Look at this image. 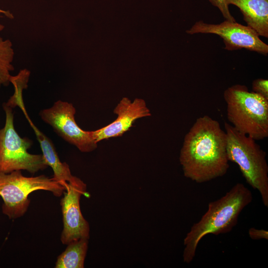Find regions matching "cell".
<instances>
[{
    "mask_svg": "<svg viewBox=\"0 0 268 268\" xmlns=\"http://www.w3.org/2000/svg\"><path fill=\"white\" fill-rule=\"evenodd\" d=\"M179 161L184 176L197 183L224 176L229 164L219 123L207 115L197 118L185 136Z\"/></svg>",
    "mask_w": 268,
    "mask_h": 268,
    "instance_id": "6da1fadb",
    "label": "cell"
},
{
    "mask_svg": "<svg viewBox=\"0 0 268 268\" xmlns=\"http://www.w3.org/2000/svg\"><path fill=\"white\" fill-rule=\"evenodd\" d=\"M252 200L250 190L243 184L237 183L223 197L209 202L207 211L193 225L184 239V262L190 264L192 262L198 244L205 236L230 232L237 224L241 211Z\"/></svg>",
    "mask_w": 268,
    "mask_h": 268,
    "instance_id": "7a4b0ae2",
    "label": "cell"
},
{
    "mask_svg": "<svg viewBox=\"0 0 268 268\" xmlns=\"http://www.w3.org/2000/svg\"><path fill=\"white\" fill-rule=\"evenodd\" d=\"M223 97L227 119L236 130L256 140L268 137V98L240 84L227 88Z\"/></svg>",
    "mask_w": 268,
    "mask_h": 268,
    "instance_id": "3957f363",
    "label": "cell"
},
{
    "mask_svg": "<svg viewBox=\"0 0 268 268\" xmlns=\"http://www.w3.org/2000/svg\"><path fill=\"white\" fill-rule=\"evenodd\" d=\"M229 161L237 164L247 183L260 193L268 207V165L266 153L252 137L224 123Z\"/></svg>",
    "mask_w": 268,
    "mask_h": 268,
    "instance_id": "277c9868",
    "label": "cell"
},
{
    "mask_svg": "<svg viewBox=\"0 0 268 268\" xmlns=\"http://www.w3.org/2000/svg\"><path fill=\"white\" fill-rule=\"evenodd\" d=\"M38 190L49 191L54 196L60 197L65 188L53 178L45 175L26 177L19 170L9 173H0V196L3 200L2 213L10 219L21 217L29 206V195Z\"/></svg>",
    "mask_w": 268,
    "mask_h": 268,
    "instance_id": "5b68a950",
    "label": "cell"
},
{
    "mask_svg": "<svg viewBox=\"0 0 268 268\" xmlns=\"http://www.w3.org/2000/svg\"><path fill=\"white\" fill-rule=\"evenodd\" d=\"M5 113L4 127L0 129V173L26 170L35 173L48 166L42 154H33L27 151L32 141L22 138L15 130L12 108L3 105Z\"/></svg>",
    "mask_w": 268,
    "mask_h": 268,
    "instance_id": "8992f818",
    "label": "cell"
},
{
    "mask_svg": "<svg viewBox=\"0 0 268 268\" xmlns=\"http://www.w3.org/2000/svg\"><path fill=\"white\" fill-rule=\"evenodd\" d=\"M76 110L67 102L58 100L50 108L40 112L42 120L50 125L65 140L82 152H89L97 147L91 131L83 130L75 120Z\"/></svg>",
    "mask_w": 268,
    "mask_h": 268,
    "instance_id": "52a82bcc",
    "label": "cell"
},
{
    "mask_svg": "<svg viewBox=\"0 0 268 268\" xmlns=\"http://www.w3.org/2000/svg\"><path fill=\"white\" fill-rule=\"evenodd\" d=\"M189 34H214L219 36L228 51L245 49L267 55L268 45L262 41L257 32L248 26L225 20L220 24H208L203 21L196 22L186 31Z\"/></svg>",
    "mask_w": 268,
    "mask_h": 268,
    "instance_id": "ba28073f",
    "label": "cell"
},
{
    "mask_svg": "<svg viewBox=\"0 0 268 268\" xmlns=\"http://www.w3.org/2000/svg\"><path fill=\"white\" fill-rule=\"evenodd\" d=\"M87 186L80 178L74 176L65 188L61 200L64 227L61 241L64 245L90 237L89 223L84 218L80 207V199L86 195Z\"/></svg>",
    "mask_w": 268,
    "mask_h": 268,
    "instance_id": "9c48e42d",
    "label": "cell"
},
{
    "mask_svg": "<svg viewBox=\"0 0 268 268\" xmlns=\"http://www.w3.org/2000/svg\"><path fill=\"white\" fill-rule=\"evenodd\" d=\"M113 112L117 115L114 121L99 129L91 131L92 136L97 143L104 139L122 136L130 130L136 120L151 115L145 101L140 98H136L132 102L128 98H123Z\"/></svg>",
    "mask_w": 268,
    "mask_h": 268,
    "instance_id": "30bf717a",
    "label": "cell"
},
{
    "mask_svg": "<svg viewBox=\"0 0 268 268\" xmlns=\"http://www.w3.org/2000/svg\"><path fill=\"white\" fill-rule=\"evenodd\" d=\"M7 103L12 108L18 106L21 109L35 134L42 151V154L47 165L51 167L53 171V178L65 188L68 182L71 181L74 176L71 174L68 165L66 162H62L60 160L51 139L36 127L29 118L24 107L22 90L14 91Z\"/></svg>",
    "mask_w": 268,
    "mask_h": 268,
    "instance_id": "8fae6325",
    "label": "cell"
},
{
    "mask_svg": "<svg viewBox=\"0 0 268 268\" xmlns=\"http://www.w3.org/2000/svg\"><path fill=\"white\" fill-rule=\"evenodd\" d=\"M238 7L247 26L259 36L268 38V0H227Z\"/></svg>",
    "mask_w": 268,
    "mask_h": 268,
    "instance_id": "7c38bea8",
    "label": "cell"
},
{
    "mask_svg": "<svg viewBox=\"0 0 268 268\" xmlns=\"http://www.w3.org/2000/svg\"><path fill=\"white\" fill-rule=\"evenodd\" d=\"M88 239H80L67 245L57 258L56 268H83L88 249Z\"/></svg>",
    "mask_w": 268,
    "mask_h": 268,
    "instance_id": "4fadbf2b",
    "label": "cell"
},
{
    "mask_svg": "<svg viewBox=\"0 0 268 268\" xmlns=\"http://www.w3.org/2000/svg\"><path fill=\"white\" fill-rule=\"evenodd\" d=\"M12 44L9 39L4 40L0 37V87L10 83V72L14 70L12 62L14 58Z\"/></svg>",
    "mask_w": 268,
    "mask_h": 268,
    "instance_id": "5bb4252c",
    "label": "cell"
},
{
    "mask_svg": "<svg viewBox=\"0 0 268 268\" xmlns=\"http://www.w3.org/2000/svg\"><path fill=\"white\" fill-rule=\"evenodd\" d=\"M213 6L217 7L221 11L224 18L232 22H235L236 20L231 14L229 10L227 0H208Z\"/></svg>",
    "mask_w": 268,
    "mask_h": 268,
    "instance_id": "9a60e30c",
    "label": "cell"
},
{
    "mask_svg": "<svg viewBox=\"0 0 268 268\" xmlns=\"http://www.w3.org/2000/svg\"><path fill=\"white\" fill-rule=\"evenodd\" d=\"M268 99V80L264 78H258L252 83V91Z\"/></svg>",
    "mask_w": 268,
    "mask_h": 268,
    "instance_id": "2e32d148",
    "label": "cell"
},
{
    "mask_svg": "<svg viewBox=\"0 0 268 268\" xmlns=\"http://www.w3.org/2000/svg\"><path fill=\"white\" fill-rule=\"evenodd\" d=\"M248 234L253 240H268V231L264 229H258L254 227L250 228Z\"/></svg>",
    "mask_w": 268,
    "mask_h": 268,
    "instance_id": "e0dca14e",
    "label": "cell"
},
{
    "mask_svg": "<svg viewBox=\"0 0 268 268\" xmlns=\"http://www.w3.org/2000/svg\"><path fill=\"white\" fill-rule=\"evenodd\" d=\"M2 15H5L7 18L9 19H13L14 18L13 15L10 11L8 10H4L0 8V17L2 16Z\"/></svg>",
    "mask_w": 268,
    "mask_h": 268,
    "instance_id": "ac0fdd59",
    "label": "cell"
},
{
    "mask_svg": "<svg viewBox=\"0 0 268 268\" xmlns=\"http://www.w3.org/2000/svg\"><path fill=\"white\" fill-rule=\"evenodd\" d=\"M4 28V25L0 23V32L2 31Z\"/></svg>",
    "mask_w": 268,
    "mask_h": 268,
    "instance_id": "d6986e66",
    "label": "cell"
}]
</instances>
